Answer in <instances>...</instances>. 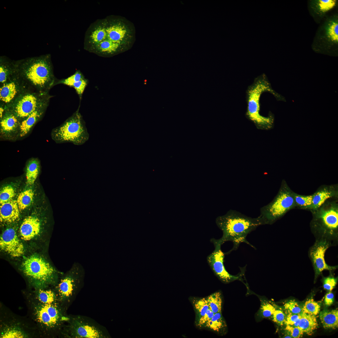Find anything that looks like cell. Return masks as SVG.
Segmentation results:
<instances>
[{"label": "cell", "instance_id": "obj_1", "mask_svg": "<svg viewBox=\"0 0 338 338\" xmlns=\"http://www.w3.org/2000/svg\"><path fill=\"white\" fill-rule=\"evenodd\" d=\"M28 317L34 323L41 337H61L63 330L69 319L67 310L58 302L41 303L23 291Z\"/></svg>", "mask_w": 338, "mask_h": 338}, {"label": "cell", "instance_id": "obj_2", "mask_svg": "<svg viewBox=\"0 0 338 338\" xmlns=\"http://www.w3.org/2000/svg\"><path fill=\"white\" fill-rule=\"evenodd\" d=\"M16 76L28 90L49 94L57 85L50 54L15 61Z\"/></svg>", "mask_w": 338, "mask_h": 338}, {"label": "cell", "instance_id": "obj_3", "mask_svg": "<svg viewBox=\"0 0 338 338\" xmlns=\"http://www.w3.org/2000/svg\"><path fill=\"white\" fill-rule=\"evenodd\" d=\"M216 223L223 232L222 237L218 239L219 241L222 245L227 241L232 242L233 244L232 249L225 253V254L236 250L243 243L255 248L247 241L246 237L258 226L263 225L259 216L252 218L236 210H230L225 215L217 217Z\"/></svg>", "mask_w": 338, "mask_h": 338}, {"label": "cell", "instance_id": "obj_4", "mask_svg": "<svg viewBox=\"0 0 338 338\" xmlns=\"http://www.w3.org/2000/svg\"><path fill=\"white\" fill-rule=\"evenodd\" d=\"M265 92L271 93L278 101H286L284 96L273 90L267 76L263 74L255 78L246 91L247 108L245 115L258 129L269 130L274 127V115L270 111L266 117L260 114V98Z\"/></svg>", "mask_w": 338, "mask_h": 338}, {"label": "cell", "instance_id": "obj_5", "mask_svg": "<svg viewBox=\"0 0 338 338\" xmlns=\"http://www.w3.org/2000/svg\"><path fill=\"white\" fill-rule=\"evenodd\" d=\"M310 226L315 240L325 241L331 246L338 244V198H330L311 210Z\"/></svg>", "mask_w": 338, "mask_h": 338}, {"label": "cell", "instance_id": "obj_6", "mask_svg": "<svg viewBox=\"0 0 338 338\" xmlns=\"http://www.w3.org/2000/svg\"><path fill=\"white\" fill-rule=\"evenodd\" d=\"M20 269L28 280V287H54L59 280V273L38 256L33 255L26 258L22 264Z\"/></svg>", "mask_w": 338, "mask_h": 338}, {"label": "cell", "instance_id": "obj_7", "mask_svg": "<svg viewBox=\"0 0 338 338\" xmlns=\"http://www.w3.org/2000/svg\"><path fill=\"white\" fill-rule=\"evenodd\" d=\"M0 338L41 337L34 323L28 317L18 315L1 304Z\"/></svg>", "mask_w": 338, "mask_h": 338}, {"label": "cell", "instance_id": "obj_8", "mask_svg": "<svg viewBox=\"0 0 338 338\" xmlns=\"http://www.w3.org/2000/svg\"><path fill=\"white\" fill-rule=\"evenodd\" d=\"M80 106V104L71 116L52 131V137L56 143L69 142L81 145L89 140V134L85 122L79 112Z\"/></svg>", "mask_w": 338, "mask_h": 338}, {"label": "cell", "instance_id": "obj_9", "mask_svg": "<svg viewBox=\"0 0 338 338\" xmlns=\"http://www.w3.org/2000/svg\"><path fill=\"white\" fill-rule=\"evenodd\" d=\"M294 192L285 180H283L278 192L274 199L260 209L259 217L263 225L274 224L288 211L296 208Z\"/></svg>", "mask_w": 338, "mask_h": 338}, {"label": "cell", "instance_id": "obj_10", "mask_svg": "<svg viewBox=\"0 0 338 338\" xmlns=\"http://www.w3.org/2000/svg\"><path fill=\"white\" fill-rule=\"evenodd\" d=\"M311 47L316 53L338 56V13L327 16L324 19L316 31Z\"/></svg>", "mask_w": 338, "mask_h": 338}, {"label": "cell", "instance_id": "obj_11", "mask_svg": "<svg viewBox=\"0 0 338 338\" xmlns=\"http://www.w3.org/2000/svg\"><path fill=\"white\" fill-rule=\"evenodd\" d=\"M84 274L82 265L75 263L69 272L59 279L54 287L58 302L66 310L81 287Z\"/></svg>", "mask_w": 338, "mask_h": 338}, {"label": "cell", "instance_id": "obj_12", "mask_svg": "<svg viewBox=\"0 0 338 338\" xmlns=\"http://www.w3.org/2000/svg\"><path fill=\"white\" fill-rule=\"evenodd\" d=\"M51 97L49 94L27 90L5 109L13 113L20 122L34 111L49 105Z\"/></svg>", "mask_w": 338, "mask_h": 338}, {"label": "cell", "instance_id": "obj_13", "mask_svg": "<svg viewBox=\"0 0 338 338\" xmlns=\"http://www.w3.org/2000/svg\"><path fill=\"white\" fill-rule=\"evenodd\" d=\"M105 20L106 36L104 41L119 44L128 50L132 44L135 36L132 24L120 16H109Z\"/></svg>", "mask_w": 338, "mask_h": 338}, {"label": "cell", "instance_id": "obj_14", "mask_svg": "<svg viewBox=\"0 0 338 338\" xmlns=\"http://www.w3.org/2000/svg\"><path fill=\"white\" fill-rule=\"evenodd\" d=\"M61 337L69 338H105L106 336L102 327L80 315L69 316L63 330Z\"/></svg>", "mask_w": 338, "mask_h": 338}, {"label": "cell", "instance_id": "obj_15", "mask_svg": "<svg viewBox=\"0 0 338 338\" xmlns=\"http://www.w3.org/2000/svg\"><path fill=\"white\" fill-rule=\"evenodd\" d=\"M210 242L214 247L213 251L207 257V260L209 266L215 275L222 282L228 283L235 280H242L243 271L236 275L230 274L226 270L224 264L225 253L222 250V244L218 239L212 238Z\"/></svg>", "mask_w": 338, "mask_h": 338}, {"label": "cell", "instance_id": "obj_16", "mask_svg": "<svg viewBox=\"0 0 338 338\" xmlns=\"http://www.w3.org/2000/svg\"><path fill=\"white\" fill-rule=\"evenodd\" d=\"M330 247V244L325 241L315 240L314 244L309 248L308 256L314 269L315 280L323 270H327L331 271L338 268L337 265L331 266L328 265L325 260V253Z\"/></svg>", "mask_w": 338, "mask_h": 338}, {"label": "cell", "instance_id": "obj_17", "mask_svg": "<svg viewBox=\"0 0 338 338\" xmlns=\"http://www.w3.org/2000/svg\"><path fill=\"white\" fill-rule=\"evenodd\" d=\"M0 247L2 250L14 257L22 255L24 251L23 243L18 238L15 230L12 228H8L2 233L0 237Z\"/></svg>", "mask_w": 338, "mask_h": 338}, {"label": "cell", "instance_id": "obj_18", "mask_svg": "<svg viewBox=\"0 0 338 338\" xmlns=\"http://www.w3.org/2000/svg\"><path fill=\"white\" fill-rule=\"evenodd\" d=\"M27 90H28L17 76L13 80L0 85V106L5 108L9 105Z\"/></svg>", "mask_w": 338, "mask_h": 338}, {"label": "cell", "instance_id": "obj_19", "mask_svg": "<svg viewBox=\"0 0 338 338\" xmlns=\"http://www.w3.org/2000/svg\"><path fill=\"white\" fill-rule=\"evenodd\" d=\"M106 36L105 18L98 19L92 23L85 34L84 48L89 51L105 39Z\"/></svg>", "mask_w": 338, "mask_h": 338}, {"label": "cell", "instance_id": "obj_20", "mask_svg": "<svg viewBox=\"0 0 338 338\" xmlns=\"http://www.w3.org/2000/svg\"><path fill=\"white\" fill-rule=\"evenodd\" d=\"M20 122L12 112L5 109L0 122L1 137L13 140L18 137Z\"/></svg>", "mask_w": 338, "mask_h": 338}, {"label": "cell", "instance_id": "obj_21", "mask_svg": "<svg viewBox=\"0 0 338 338\" xmlns=\"http://www.w3.org/2000/svg\"><path fill=\"white\" fill-rule=\"evenodd\" d=\"M336 0H311L309 1V12L315 21L320 23L327 16L329 11L337 5Z\"/></svg>", "mask_w": 338, "mask_h": 338}, {"label": "cell", "instance_id": "obj_22", "mask_svg": "<svg viewBox=\"0 0 338 338\" xmlns=\"http://www.w3.org/2000/svg\"><path fill=\"white\" fill-rule=\"evenodd\" d=\"M311 210L316 209L330 198H338V184L320 186L313 194Z\"/></svg>", "mask_w": 338, "mask_h": 338}, {"label": "cell", "instance_id": "obj_23", "mask_svg": "<svg viewBox=\"0 0 338 338\" xmlns=\"http://www.w3.org/2000/svg\"><path fill=\"white\" fill-rule=\"evenodd\" d=\"M40 230V223L36 217L29 216L23 220L19 229L21 238L26 241L29 240L38 235Z\"/></svg>", "mask_w": 338, "mask_h": 338}, {"label": "cell", "instance_id": "obj_24", "mask_svg": "<svg viewBox=\"0 0 338 338\" xmlns=\"http://www.w3.org/2000/svg\"><path fill=\"white\" fill-rule=\"evenodd\" d=\"M23 290L41 303L50 304L58 302L54 287L43 288L28 287Z\"/></svg>", "mask_w": 338, "mask_h": 338}, {"label": "cell", "instance_id": "obj_25", "mask_svg": "<svg viewBox=\"0 0 338 338\" xmlns=\"http://www.w3.org/2000/svg\"><path fill=\"white\" fill-rule=\"evenodd\" d=\"M17 201L12 200L0 204V219L1 223H10L16 221L20 216Z\"/></svg>", "mask_w": 338, "mask_h": 338}, {"label": "cell", "instance_id": "obj_26", "mask_svg": "<svg viewBox=\"0 0 338 338\" xmlns=\"http://www.w3.org/2000/svg\"><path fill=\"white\" fill-rule=\"evenodd\" d=\"M49 105H47L33 111L20 122L18 137L26 136L36 123L44 115Z\"/></svg>", "mask_w": 338, "mask_h": 338}, {"label": "cell", "instance_id": "obj_27", "mask_svg": "<svg viewBox=\"0 0 338 338\" xmlns=\"http://www.w3.org/2000/svg\"><path fill=\"white\" fill-rule=\"evenodd\" d=\"M16 77L15 61L5 56L0 57V85L8 82Z\"/></svg>", "mask_w": 338, "mask_h": 338}, {"label": "cell", "instance_id": "obj_28", "mask_svg": "<svg viewBox=\"0 0 338 338\" xmlns=\"http://www.w3.org/2000/svg\"><path fill=\"white\" fill-rule=\"evenodd\" d=\"M318 326L315 315L306 314L302 312L298 327L309 335H311Z\"/></svg>", "mask_w": 338, "mask_h": 338}, {"label": "cell", "instance_id": "obj_29", "mask_svg": "<svg viewBox=\"0 0 338 338\" xmlns=\"http://www.w3.org/2000/svg\"><path fill=\"white\" fill-rule=\"evenodd\" d=\"M319 317L323 327L325 329H335L338 327V310H324Z\"/></svg>", "mask_w": 338, "mask_h": 338}, {"label": "cell", "instance_id": "obj_30", "mask_svg": "<svg viewBox=\"0 0 338 338\" xmlns=\"http://www.w3.org/2000/svg\"><path fill=\"white\" fill-rule=\"evenodd\" d=\"M40 165L38 161L33 158L28 162L26 169L27 183L28 185L33 184L37 179L39 173Z\"/></svg>", "mask_w": 338, "mask_h": 338}, {"label": "cell", "instance_id": "obj_31", "mask_svg": "<svg viewBox=\"0 0 338 338\" xmlns=\"http://www.w3.org/2000/svg\"><path fill=\"white\" fill-rule=\"evenodd\" d=\"M204 327L213 331L220 332L226 327V324L221 312L214 313L211 319Z\"/></svg>", "mask_w": 338, "mask_h": 338}, {"label": "cell", "instance_id": "obj_32", "mask_svg": "<svg viewBox=\"0 0 338 338\" xmlns=\"http://www.w3.org/2000/svg\"><path fill=\"white\" fill-rule=\"evenodd\" d=\"M294 196L296 208L310 211L311 210L313 203V194L305 195L294 192Z\"/></svg>", "mask_w": 338, "mask_h": 338}, {"label": "cell", "instance_id": "obj_33", "mask_svg": "<svg viewBox=\"0 0 338 338\" xmlns=\"http://www.w3.org/2000/svg\"><path fill=\"white\" fill-rule=\"evenodd\" d=\"M34 192L32 189H28L19 194L17 202L20 210L25 209L32 203L34 196Z\"/></svg>", "mask_w": 338, "mask_h": 338}, {"label": "cell", "instance_id": "obj_34", "mask_svg": "<svg viewBox=\"0 0 338 338\" xmlns=\"http://www.w3.org/2000/svg\"><path fill=\"white\" fill-rule=\"evenodd\" d=\"M209 308L214 313L221 312L222 300L220 292H215L206 298Z\"/></svg>", "mask_w": 338, "mask_h": 338}, {"label": "cell", "instance_id": "obj_35", "mask_svg": "<svg viewBox=\"0 0 338 338\" xmlns=\"http://www.w3.org/2000/svg\"><path fill=\"white\" fill-rule=\"evenodd\" d=\"M320 309V304L312 298L307 300L302 307V312L315 316L319 313Z\"/></svg>", "mask_w": 338, "mask_h": 338}, {"label": "cell", "instance_id": "obj_36", "mask_svg": "<svg viewBox=\"0 0 338 338\" xmlns=\"http://www.w3.org/2000/svg\"><path fill=\"white\" fill-rule=\"evenodd\" d=\"M85 78L83 74L79 70H77L72 75L66 79H58L57 84H63L72 87L76 82Z\"/></svg>", "mask_w": 338, "mask_h": 338}, {"label": "cell", "instance_id": "obj_37", "mask_svg": "<svg viewBox=\"0 0 338 338\" xmlns=\"http://www.w3.org/2000/svg\"><path fill=\"white\" fill-rule=\"evenodd\" d=\"M15 195V190L13 187L8 185L3 187L0 192V204L13 200Z\"/></svg>", "mask_w": 338, "mask_h": 338}, {"label": "cell", "instance_id": "obj_38", "mask_svg": "<svg viewBox=\"0 0 338 338\" xmlns=\"http://www.w3.org/2000/svg\"><path fill=\"white\" fill-rule=\"evenodd\" d=\"M194 305L198 318L204 315L209 309L206 298H202L197 300Z\"/></svg>", "mask_w": 338, "mask_h": 338}, {"label": "cell", "instance_id": "obj_39", "mask_svg": "<svg viewBox=\"0 0 338 338\" xmlns=\"http://www.w3.org/2000/svg\"><path fill=\"white\" fill-rule=\"evenodd\" d=\"M274 305L267 301L261 302L260 312L263 317L269 318L272 317L276 310Z\"/></svg>", "mask_w": 338, "mask_h": 338}, {"label": "cell", "instance_id": "obj_40", "mask_svg": "<svg viewBox=\"0 0 338 338\" xmlns=\"http://www.w3.org/2000/svg\"><path fill=\"white\" fill-rule=\"evenodd\" d=\"M284 306L287 312L299 314L302 312V307L294 300H290L286 303Z\"/></svg>", "mask_w": 338, "mask_h": 338}, {"label": "cell", "instance_id": "obj_41", "mask_svg": "<svg viewBox=\"0 0 338 338\" xmlns=\"http://www.w3.org/2000/svg\"><path fill=\"white\" fill-rule=\"evenodd\" d=\"M88 83V79L85 78L75 82L73 85L72 87L74 89L76 93L78 95L80 99V102L82 99L83 94Z\"/></svg>", "mask_w": 338, "mask_h": 338}, {"label": "cell", "instance_id": "obj_42", "mask_svg": "<svg viewBox=\"0 0 338 338\" xmlns=\"http://www.w3.org/2000/svg\"><path fill=\"white\" fill-rule=\"evenodd\" d=\"M322 281L324 289L330 291L334 288L337 284V278H335L332 275L323 278Z\"/></svg>", "mask_w": 338, "mask_h": 338}, {"label": "cell", "instance_id": "obj_43", "mask_svg": "<svg viewBox=\"0 0 338 338\" xmlns=\"http://www.w3.org/2000/svg\"><path fill=\"white\" fill-rule=\"evenodd\" d=\"M285 330L286 334L294 338L302 337L304 333L303 331L298 327L289 325H286Z\"/></svg>", "mask_w": 338, "mask_h": 338}, {"label": "cell", "instance_id": "obj_44", "mask_svg": "<svg viewBox=\"0 0 338 338\" xmlns=\"http://www.w3.org/2000/svg\"><path fill=\"white\" fill-rule=\"evenodd\" d=\"M300 317V314H295L287 312L284 324L298 327Z\"/></svg>", "mask_w": 338, "mask_h": 338}, {"label": "cell", "instance_id": "obj_45", "mask_svg": "<svg viewBox=\"0 0 338 338\" xmlns=\"http://www.w3.org/2000/svg\"><path fill=\"white\" fill-rule=\"evenodd\" d=\"M272 317L273 321L278 325H282L284 324L286 315L281 310L276 309Z\"/></svg>", "mask_w": 338, "mask_h": 338}, {"label": "cell", "instance_id": "obj_46", "mask_svg": "<svg viewBox=\"0 0 338 338\" xmlns=\"http://www.w3.org/2000/svg\"><path fill=\"white\" fill-rule=\"evenodd\" d=\"M214 314L209 308L204 315L198 319L197 326L200 327H204L206 324L211 319Z\"/></svg>", "mask_w": 338, "mask_h": 338}, {"label": "cell", "instance_id": "obj_47", "mask_svg": "<svg viewBox=\"0 0 338 338\" xmlns=\"http://www.w3.org/2000/svg\"><path fill=\"white\" fill-rule=\"evenodd\" d=\"M325 304L327 306L331 305L334 301V295L333 293L330 291L326 294L325 299Z\"/></svg>", "mask_w": 338, "mask_h": 338}, {"label": "cell", "instance_id": "obj_48", "mask_svg": "<svg viewBox=\"0 0 338 338\" xmlns=\"http://www.w3.org/2000/svg\"><path fill=\"white\" fill-rule=\"evenodd\" d=\"M284 338H292L290 335L287 334H286L284 336Z\"/></svg>", "mask_w": 338, "mask_h": 338}]
</instances>
